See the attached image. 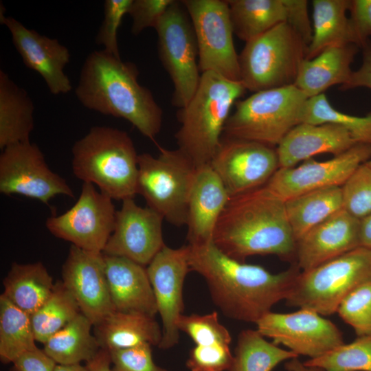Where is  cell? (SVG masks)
I'll return each mask as SVG.
<instances>
[{"mask_svg":"<svg viewBox=\"0 0 371 371\" xmlns=\"http://www.w3.org/2000/svg\"><path fill=\"white\" fill-rule=\"evenodd\" d=\"M93 324L80 313L43 344L44 352L58 365L80 364L91 360L101 349Z\"/></svg>","mask_w":371,"mask_h":371,"instance_id":"4dcf8cb0","label":"cell"},{"mask_svg":"<svg viewBox=\"0 0 371 371\" xmlns=\"http://www.w3.org/2000/svg\"><path fill=\"white\" fill-rule=\"evenodd\" d=\"M132 0H106L104 3V19L96 35L95 43L104 50L120 58L117 32L123 17L128 14Z\"/></svg>","mask_w":371,"mask_h":371,"instance_id":"60d3db41","label":"cell"},{"mask_svg":"<svg viewBox=\"0 0 371 371\" xmlns=\"http://www.w3.org/2000/svg\"><path fill=\"white\" fill-rule=\"evenodd\" d=\"M89 371H111L109 352L100 349L98 353L87 363Z\"/></svg>","mask_w":371,"mask_h":371,"instance_id":"681fc988","label":"cell"},{"mask_svg":"<svg viewBox=\"0 0 371 371\" xmlns=\"http://www.w3.org/2000/svg\"><path fill=\"white\" fill-rule=\"evenodd\" d=\"M343 209L361 219L371 214V168L361 164L341 186Z\"/></svg>","mask_w":371,"mask_h":371,"instance_id":"ab89813d","label":"cell"},{"mask_svg":"<svg viewBox=\"0 0 371 371\" xmlns=\"http://www.w3.org/2000/svg\"><path fill=\"white\" fill-rule=\"evenodd\" d=\"M115 214L113 199L93 184L83 183L76 203L63 214L49 217L45 225L57 238L83 250L102 253L113 232Z\"/></svg>","mask_w":371,"mask_h":371,"instance_id":"7c38bea8","label":"cell"},{"mask_svg":"<svg viewBox=\"0 0 371 371\" xmlns=\"http://www.w3.org/2000/svg\"><path fill=\"white\" fill-rule=\"evenodd\" d=\"M366 164L371 168V159L366 161Z\"/></svg>","mask_w":371,"mask_h":371,"instance_id":"db71d44e","label":"cell"},{"mask_svg":"<svg viewBox=\"0 0 371 371\" xmlns=\"http://www.w3.org/2000/svg\"><path fill=\"white\" fill-rule=\"evenodd\" d=\"M177 327L179 331L186 333L195 345L230 344L232 341L229 332L221 324L216 311L202 315L183 314L177 322Z\"/></svg>","mask_w":371,"mask_h":371,"instance_id":"f35d334b","label":"cell"},{"mask_svg":"<svg viewBox=\"0 0 371 371\" xmlns=\"http://www.w3.org/2000/svg\"><path fill=\"white\" fill-rule=\"evenodd\" d=\"M308 45L282 23L247 41L238 55L240 81L253 93L294 85Z\"/></svg>","mask_w":371,"mask_h":371,"instance_id":"8992f818","label":"cell"},{"mask_svg":"<svg viewBox=\"0 0 371 371\" xmlns=\"http://www.w3.org/2000/svg\"><path fill=\"white\" fill-rule=\"evenodd\" d=\"M336 313L358 337L371 335V280L353 289L341 301Z\"/></svg>","mask_w":371,"mask_h":371,"instance_id":"74e56055","label":"cell"},{"mask_svg":"<svg viewBox=\"0 0 371 371\" xmlns=\"http://www.w3.org/2000/svg\"><path fill=\"white\" fill-rule=\"evenodd\" d=\"M212 241L223 253L240 262L255 255L295 258L296 240L284 201L265 186L229 198Z\"/></svg>","mask_w":371,"mask_h":371,"instance_id":"7a4b0ae2","label":"cell"},{"mask_svg":"<svg viewBox=\"0 0 371 371\" xmlns=\"http://www.w3.org/2000/svg\"><path fill=\"white\" fill-rule=\"evenodd\" d=\"M348 12L359 47H362L371 36V0H351Z\"/></svg>","mask_w":371,"mask_h":371,"instance_id":"bcb514c9","label":"cell"},{"mask_svg":"<svg viewBox=\"0 0 371 371\" xmlns=\"http://www.w3.org/2000/svg\"><path fill=\"white\" fill-rule=\"evenodd\" d=\"M155 157H138L137 194L172 225H186L188 203L196 168L179 148L159 147Z\"/></svg>","mask_w":371,"mask_h":371,"instance_id":"9c48e42d","label":"cell"},{"mask_svg":"<svg viewBox=\"0 0 371 371\" xmlns=\"http://www.w3.org/2000/svg\"><path fill=\"white\" fill-rule=\"evenodd\" d=\"M359 47L346 44L329 47L300 65L294 85L307 98L322 93L332 86L343 85L350 79L351 65Z\"/></svg>","mask_w":371,"mask_h":371,"instance_id":"d4e9b609","label":"cell"},{"mask_svg":"<svg viewBox=\"0 0 371 371\" xmlns=\"http://www.w3.org/2000/svg\"><path fill=\"white\" fill-rule=\"evenodd\" d=\"M284 367L288 371H324L322 369L313 367L307 366L302 363L297 358H294L289 360L285 364Z\"/></svg>","mask_w":371,"mask_h":371,"instance_id":"816d5d0a","label":"cell"},{"mask_svg":"<svg viewBox=\"0 0 371 371\" xmlns=\"http://www.w3.org/2000/svg\"><path fill=\"white\" fill-rule=\"evenodd\" d=\"M229 198L210 164L196 168L188 203L186 225L188 245L212 242L216 223Z\"/></svg>","mask_w":371,"mask_h":371,"instance_id":"7402d4cb","label":"cell"},{"mask_svg":"<svg viewBox=\"0 0 371 371\" xmlns=\"http://www.w3.org/2000/svg\"><path fill=\"white\" fill-rule=\"evenodd\" d=\"M350 2V0L313 1V36L307 47L306 58H313L332 46L355 44L359 47L350 18L346 14Z\"/></svg>","mask_w":371,"mask_h":371,"instance_id":"4316f807","label":"cell"},{"mask_svg":"<svg viewBox=\"0 0 371 371\" xmlns=\"http://www.w3.org/2000/svg\"><path fill=\"white\" fill-rule=\"evenodd\" d=\"M360 247V219L342 209L296 241V265L307 271Z\"/></svg>","mask_w":371,"mask_h":371,"instance_id":"44dd1931","label":"cell"},{"mask_svg":"<svg viewBox=\"0 0 371 371\" xmlns=\"http://www.w3.org/2000/svg\"><path fill=\"white\" fill-rule=\"evenodd\" d=\"M111 299L116 311L157 313L146 268L130 259L103 254Z\"/></svg>","mask_w":371,"mask_h":371,"instance_id":"cb8c5ba5","label":"cell"},{"mask_svg":"<svg viewBox=\"0 0 371 371\" xmlns=\"http://www.w3.org/2000/svg\"><path fill=\"white\" fill-rule=\"evenodd\" d=\"M0 21L9 30L12 43L24 65L43 78L52 94L71 91V81L64 72L71 58L65 46L56 39L27 28L15 19L5 16L1 10Z\"/></svg>","mask_w":371,"mask_h":371,"instance_id":"ffe728a7","label":"cell"},{"mask_svg":"<svg viewBox=\"0 0 371 371\" xmlns=\"http://www.w3.org/2000/svg\"><path fill=\"white\" fill-rule=\"evenodd\" d=\"M93 326L101 349L108 352L144 344L159 346L162 337L155 317L139 312L114 311Z\"/></svg>","mask_w":371,"mask_h":371,"instance_id":"484cf974","label":"cell"},{"mask_svg":"<svg viewBox=\"0 0 371 371\" xmlns=\"http://www.w3.org/2000/svg\"><path fill=\"white\" fill-rule=\"evenodd\" d=\"M74 175L96 185L113 199L137 194L138 157L132 139L122 130L93 126L71 150Z\"/></svg>","mask_w":371,"mask_h":371,"instance_id":"5b68a950","label":"cell"},{"mask_svg":"<svg viewBox=\"0 0 371 371\" xmlns=\"http://www.w3.org/2000/svg\"><path fill=\"white\" fill-rule=\"evenodd\" d=\"M298 357L267 341L257 330H243L228 371H272L280 363Z\"/></svg>","mask_w":371,"mask_h":371,"instance_id":"d6a6232c","label":"cell"},{"mask_svg":"<svg viewBox=\"0 0 371 371\" xmlns=\"http://www.w3.org/2000/svg\"><path fill=\"white\" fill-rule=\"evenodd\" d=\"M34 104L25 89L0 70V148L30 141Z\"/></svg>","mask_w":371,"mask_h":371,"instance_id":"83f0119b","label":"cell"},{"mask_svg":"<svg viewBox=\"0 0 371 371\" xmlns=\"http://www.w3.org/2000/svg\"><path fill=\"white\" fill-rule=\"evenodd\" d=\"M360 247L371 249V214L360 219Z\"/></svg>","mask_w":371,"mask_h":371,"instance_id":"f907efd6","label":"cell"},{"mask_svg":"<svg viewBox=\"0 0 371 371\" xmlns=\"http://www.w3.org/2000/svg\"><path fill=\"white\" fill-rule=\"evenodd\" d=\"M210 166L232 197L265 186L279 168V162L273 147L222 136Z\"/></svg>","mask_w":371,"mask_h":371,"instance_id":"9a60e30c","label":"cell"},{"mask_svg":"<svg viewBox=\"0 0 371 371\" xmlns=\"http://www.w3.org/2000/svg\"><path fill=\"white\" fill-rule=\"evenodd\" d=\"M155 30L159 58L173 85L171 102L181 109L193 97L201 76L194 28L181 1L175 0Z\"/></svg>","mask_w":371,"mask_h":371,"instance_id":"30bf717a","label":"cell"},{"mask_svg":"<svg viewBox=\"0 0 371 371\" xmlns=\"http://www.w3.org/2000/svg\"><path fill=\"white\" fill-rule=\"evenodd\" d=\"M157 313L162 322V337L158 347L168 349L179 340L177 322L184 308L183 286L190 271L189 246L173 249L165 245L147 265Z\"/></svg>","mask_w":371,"mask_h":371,"instance_id":"e0dca14e","label":"cell"},{"mask_svg":"<svg viewBox=\"0 0 371 371\" xmlns=\"http://www.w3.org/2000/svg\"><path fill=\"white\" fill-rule=\"evenodd\" d=\"M257 330L274 344L297 355L319 357L344 344L343 335L331 321L306 308L289 313L269 312L256 323Z\"/></svg>","mask_w":371,"mask_h":371,"instance_id":"5bb4252c","label":"cell"},{"mask_svg":"<svg viewBox=\"0 0 371 371\" xmlns=\"http://www.w3.org/2000/svg\"><path fill=\"white\" fill-rule=\"evenodd\" d=\"M357 144L349 132L334 123H300L277 146L279 168H291L315 155H338Z\"/></svg>","mask_w":371,"mask_h":371,"instance_id":"603a6c76","label":"cell"},{"mask_svg":"<svg viewBox=\"0 0 371 371\" xmlns=\"http://www.w3.org/2000/svg\"><path fill=\"white\" fill-rule=\"evenodd\" d=\"M55 371H89L87 366L81 364L74 365H56Z\"/></svg>","mask_w":371,"mask_h":371,"instance_id":"f5cc1de1","label":"cell"},{"mask_svg":"<svg viewBox=\"0 0 371 371\" xmlns=\"http://www.w3.org/2000/svg\"><path fill=\"white\" fill-rule=\"evenodd\" d=\"M307 98L295 85L254 93L236 102L223 136L278 146L300 124V113Z\"/></svg>","mask_w":371,"mask_h":371,"instance_id":"52a82bcc","label":"cell"},{"mask_svg":"<svg viewBox=\"0 0 371 371\" xmlns=\"http://www.w3.org/2000/svg\"><path fill=\"white\" fill-rule=\"evenodd\" d=\"M175 0H132L128 14L132 18L131 32L139 34L148 27L155 29Z\"/></svg>","mask_w":371,"mask_h":371,"instance_id":"ee69618b","label":"cell"},{"mask_svg":"<svg viewBox=\"0 0 371 371\" xmlns=\"http://www.w3.org/2000/svg\"><path fill=\"white\" fill-rule=\"evenodd\" d=\"M286 8V21L308 46L313 36V26L308 17V1L284 0Z\"/></svg>","mask_w":371,"mask_h":371,"instance_id":"f6af8a7d","label":"cell"},{"mask_svg":"<svg viewBox=\"0 0 371 371\" xmlns=\"http://www.w3.org/2000/svg\"><path fill=\"white\" fill-rule=\"evenodd\" d=\"M62 282L80 312L95 326L115 310L111 299L102 253L71 245L62 269Z\"/></svg>","mask_w":371,"mask_h":371,"instance_id":"d6986e66","label":"cell"},{"mask_svg":"<svg viewBox=\"0 0 371 371\" xmlns=\"http://www.w3.org/2000/svg\"><path fill=\"white\" fill-rule=\"evenodd\" d=\"M189 246L191 271L207 283L213 302L227 317L256 323L276 303L286 300L300 269L273 273L263 267L233 259L213 241Z\"/></svg>","mask_w":371,"mask_h":371,"instance_id":"6da1fadb","label":"cell"},{"mask_svg":"<svg viewBox=\"0 0 371 371\" xmlns=\"http://www.w3.org/2000/svg\"><path fill=\"white\" fill-rule=\"evenodd\" d=\"M0 192L23 195L45 204L57 195L74 197L67 181L49 168L42 151L30 142L3 149L0 155Z\"/></svg>","mask_w":371,"mask_h":371,"instance_id":"4fadbf2b","label":"cell"},{"mask_svg":"<svg viewBox=\"0 0 371 371\" xmlns=\"http://www.w3.org/2000/svg\"><path fill=\"white\" fill-rule=\"evenodd\" d=\"M30 315L12 304L3 294L0 295V359L12 363L36 346Z\"/></svg>","mask_w":371,"mask_h":371,"instance_id":"836d02e7","label":"cell"},{"mask_svg":"<svg viewBox=\"0 0 371 371\" xmlns=\"http://www.w3.org/2000/svg\"><path fill=\"white\" fill-rule=\"evenodd\" d=\"M3 284L2 294L30 315L47 300L55 286L52 277L41 262H13Z\"/></svg>","mask_w":371,"mask_h":371,"instance_id":"f1b7e54d","label":"cell"},{"mask_svg":"<svg viewBox=\"0 0 371 371\" xmlns=\"http://www.w3.org/2000/svg\"><path fill=\"white\" fill-rule=\"evenodd\" d=\"M163 220L149 207L138 205L133 198L123 200L121 208L116 211L114 229L102 254L148 265L166 245Z\"/></svg>","mask_w":371,"mask_h":371,"instance_id":"ac0fdd59","label":"cell"},{"mask_svg":"<svg viewBox=\"0 0 371 371\" xmlns=\"http://www.w3.org/2000/svg\"><path fill=\"white\" fill-rule=\"evenodd\" d=\"M299 122L311 124H337L346 129L357 144L371 145V113L359 117L339 111L331 105L325 93L306 99Z\"/></svg>","mask_w":371,"mask_h":371,"instance_id":"d590c367","label":"cell"},{"mask_svg":"<svg viewBox=\"0 0 371 371\" xmlns=\"http://www.w3.org/2000/svg\"><path fill=\"white\" fill-rule=\"evenodd\" d=\"M370 159L371 145L357 144L329 160L309 159L298 166L279 168L265 186L284 201L315 190L341 187Z\"/></svg>","mask_w":371,"mask_h":371,"instance_id":"2e32d148","label":"cell"},{"mask_svg":"<svg viewBox=\"0 0 371 371\" xmlns=\"http://www.w3.org/2000/svg\"><path fill=\"white\" fill-rule=\"evenodd\" d=\"M191 20L201 73L212 71L240 81L238 55L226 0H182Z\"/></svg>","mask_w":371,"mask_h":371,"instance_id":"8fae6325","label":"cell"},{"mask_svg":"<svg viewBox=\"0 0 371 371\" xmlns=\"http://www.w3.org/2000/svg\"><path fill=\"white\" fill-rule=\"evenodd\" d=\"M229 345H195L186 361L187 368L190 371H228L234 358Z\"/></svg>","mask_w":371,"mask_h":371,"instance_id":"b9f144b4","label":"cell"},{"mask_svg":"<svg viewBox=\"0 0 371 371\" xmlns=\"http://www.w3.org/2000/svg\"><path fill=\"white\" fill-rule=\"evenodd\" d=\"M362 48V63L357 71H352L348 81L340 86L341 90H348L358 87H366L371 89V41Z\"/></svg>","mask_w":371,"mask_h":371,"instance_id":"c3c4849f","label":"cell"},{"mask_svg":"<svg viewBox=\"0 0 371 371\" xmlns=\"http://www.w3.org/2000/svg\"><path fill=\"white\" fill-rule=\"evenodd\" d=\"M137 66L104 49L86 58L75 93L86 108L124 119L153 140L159 133L163 111L152 92L138 82Z\"/></svg>","mask_w":371,"mask_h":371,"instance_id":"3957f363","label":"cell"},{"mask_svg":"<svg viewBox=\"0 0 371 371\" xmlns=\"http://www.w3.org/2000/svg\"><path fill=\"white\" fill-rule=\"evenodd\" d=\"M246 91L240 81L212 71L201 73L193 97L177 112L180 126L175 135L178 148L196 168L210 164L232 107Z\"/></svg>","mask_w":371,"mask_h":371,"instance_id":"277c9868","label":"cell"},{"mask_svg":"<svg viewBox=\"0 0 371 371\" xmlns=\"http://www.w3.org/2000/svg\"><path fill=\"white\" fill-rule=\"evenodd\" d=\"M287 219L297 241L311 229L343 209L341 186L310 191L284 201Z\"/></svg>","mask_w":371,"mask_h":371,"instance_id":"f546056e","label":"cell"},{"mask_svg":"<svg viewBox=\"0 0 371 371\" xmlns=\"http://www.w3.org/2000/svg\"><path fill=\"white\" fill-rule=\"evenodd\" d=\"M371 280V249L358 247L297 276L285 301L321 315L337 312L357 286Z\"/></svg>","mask_w":371,"mask_h":371,"instance_id":"ba28073f","label":"cell"},{"mask_svg":"<svg viewBox=\"0 0 371 371\" xmlns=\"http://www.w3.org/2000/svg\"><path fill=\"white\" fill-rule=\"evenodd\" d=\"M12 363L13 371H55L57 365L38 348L23 353Z\"/></svg>","mask_w":371,"mask_h":371,"instance_id":"7dc6e473","label":"cell"},{"mask_svg":"<svg viewBox=\"0 0 371 371\" xmlns=\"http://www.w3.org/2000/svg\"><path fill=\"white\" fill-rule=\"evenodd\" d=\"M234 34L245 43L286 23L284 0H226Z\"/></svg>","mask_w":371,"mask_h":371,"instance_id":"1f68e13d","label":"cell"},{"mask_svg":"<svg viewBox=\"0 0 371 371\" xmlns=\"http://www.w3.org/2000/svg\"><path fill=\"white\" fill-rule=\"evenodd\" d=\"M304 364L324 371H371V335L358 337Z\"/></svg>","mask_w":371,"mask_h":371,"instance_id":"8d00e7d4","label":"cell"},{"mask_svg":"<svg viewBox=\"0 0 371 371\" xmlns=\"http://www.w3.org/2000/svg\"><path fill=\"white\" fill-rule=\"evenodd\" d=\"M80 313L76 300L62 281L55 283L49 297L30 315L36 341L44 344Z\"/></svg>","mask_w":371,"mask_h":371,"instance_id":"e575fe53","label":"cell"},{"mask_svg":"<svg viewBox=\"0 0 371 371\" xmlns=\"http://www.w3.org/2000/svg\"><path fill=\"white\" fill-rule=\"evenodd\" d=\"M109 353L111 371H168L155 363L150 344L113 350Z\"/></svg>","mask_w":371,"mask_h":371,"instance_id":"7bdbcfd3","label":"cell"}]
</instances>
